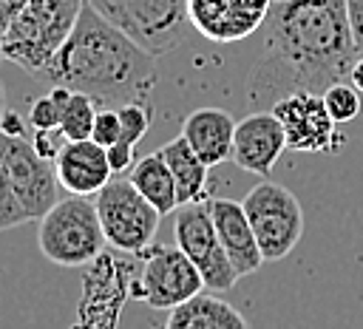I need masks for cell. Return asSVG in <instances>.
Returning <instances> with one entry per match:
<instances>
[{
	"instance_id": "30",
	"label": "cell",
	"mask_w": 363,
	"mask_h": 329,
	"mask_svg": "<svg viewBox=\"0 0 363 329\" xmlns=\"http://www.w3.org/2000/svg\"><path fill=\"white\" fill-rule=\"evenodd\" d=\"M3 113H6V88L0 82V119H3Z\"/></svg>"
},
{
	"instance_id": "18",
	"label": "cell",
	"mask_w": 363,
	"mask_h": 329,
	"mask_svg": "<svg viewBox=\"0 0 363 329\" xmlns=\"http://www.w3.org/2000/svg\"><path fill=\"white\" fill-rule=\"evenodd\" d=\"M164 329H250V323L233 303L216 295H196L170 309Z\"/></svg>"
},
{
	"instance_id": "12",
	"label": "cell",
	"mask_w": 363,
	"mask_h": 329,
	"mask_svg": "<svg viewBox=\"0 0 363 329\" xmlns=\"http://www.w3.org/2000/svg\"><path fill=\"white\" fill-rule=\"evenodd\" d=\"M275 0H187L190 26L213 43H238L255 34Z\"/></svg>"
},
{
	"instance_id": "11",
	"label": "cell",
	"mask_w": 363,
	"mask_h": 329,
	"mask_svg": "<svg viewBox=\"0 0 363 329\" xmlns=\"http://www.w3.org/2000/svg\"><path fill=\"white\" fill-rule=\"evenodd\" d=\"M269 111L281 122L289 150H298V153H335L346 142V136L337 133V122L326 111L323 94L295 91V94L278 99Z\"/></svg>"
},
{
	"instance_id": "19",
	"label": "cell",
	"mask_w": 363,
	"mask_h": 329,
	"mask_svg": "<svg viewBox=\"0 0 363 329\" xmlns=\"http://www.w3.org/2000/svg\"><path fill=\"white\" fill-rule=\"evenodd\" d=\"M133 187L162 213H176L182 204H179V190H176V182H173V173L167 167V162L162 159V153H147L145 159H139L133 167H130V176Z\"/></svg>"
},
{
	"instance_id": "28",
	"label": "cell",
	"mask_w": 363,
	"mask_h": 329,
	"mask_svg": "<svg viewBox=\"0 0 363 329\" xmlns=\"http://www.w3.org/2000/svg\"><path fill=\"white\" fill-rule=\"evenodd\" d=\"M26 3H28V0H0V43H3L9 26L14 23V17L26 9Z\"/></svg>"
},
{
	"instance_id": "23",
	"label": "cell",
	"mask_w": 363,
	"mask_h": 329,
	"mask_svg": "<svg viewBox=\"0 0 363 329\" xmlns=\"http://www.w3.org/2000/svg\"><path fill=\"white\" fill-rule=\"evenodd\" d=\"M323 102H326L329 116H332L337 125L352 122V119L360 113V91H357L349 79L329 85V88L323 91Z\"/></svg>"
},
{
	"instance_id": "14",
	"label": "cell",
	"mask_w": 363,
	"mask_h": 329,
	"mask_svg": "<svg viewBox=\"0 0 363 329\" xmlns=\"http://www.w3.org/2000/svg\"><path fill=\"white\" fill-rule=\"evenodd\" d=\"M207 207H210L216 233L224 244V252H227L230 264L235 267L238 278L255 272L264 264V255L255 241L252 224L244 213V204L233 201V199H207Z\"/></svg>"
},
{
	"instance_id": "9",
	"label": "cell",
	"mask_w": 363,
	"mask_h": 329,
	"mask_svg": "<svg viewBox=\"0 0 363 329\" xmlns=\"http://www.w3.org/2000/svg\"><path fill=\"white\" fill-rule=\"evenodd\" d=\"M201 289L207 286L196 264L170 244H153L145 252L139 281L133 284V295L150 309H176L201 295Z\"/></svg>"
},
{
	"instance_id": "25",
	"label": "cell",
	"mask_w": 363,
	"mask_h": 329,
	"mask_svg": "<svg viewBox=\"0 0 363 329\" xmlns=\"http://www.w3.org/2000/svg\"><path fill=\"white\" fill-rule=\"evenodd\" d=\"M119 133H122L119 108H99L96 122H94V133H91V139L108 150V147H113V145L119 142Z\"/></svg>"
},
{
	"instance_id": "17",
	"label": "cell",
	"mask_w": 363,
	"mask_h": 329,
	"mask_svg": "<svg viewBox=\"0 0 363 329\" xmlns=\"http://www.w3.org/2000/svg\"><path fill=\"white\" fill-rule=\"evenodd\" d=\"M162 159L167 162L176 190H179V204H201L207 201V164L199 159V153L190 147V142L179 133L176 139H170L162 150Z\"/></svg>"
},
{
	"instance_id": "26",
	"label": "cell",
	"mask_w": 363,
	"mask_h": 329,
	"mask_svg": "<svg viewBox=\"0 0 363 329\" xmlns=\"http://www.w3.org/2000/svg\"><path fill=\"white\" fill-rule=\"evenodd\" d=\"M31 139H34V147L40 150V156L57 162V156L62 153V147L68 145L65 133L60 128H51V130H31Z\"/></svg>"
},
{
	"instance_id": "8",
	"label": "cell",
	"mask_w": 363,
	"mask_h": 329,
	"mask_svg": "<svg viewBox=\"0 0 363 329\" xmlns=\"http://www.w3.org/2000/svg\"><path fill=\"white\" fill-rule=\"evenodd\" d=\"M244 213L252 224L264 261L286 258L303 235V210L298 196L278 182H258L244 196Z\"/></svg>"
},
{
	"instance_id": "21",
	"label": "cell",
	"mask_w": 363,
	"mask_h": 329,
	"mask_svg": "<svg viewBox=\"0 0 363 329\" xmlns=\"http://www.w3.org/2000/svg\"><path fill=\"white\" fill-rule=\"evenodd\" d=\"M96 113H99V105L79 94V91H71L68 88V96H65V105H62V119H60V130L65 133L68 142H82V139H91L94 133V122H96Z\"/></svg>"
},
{
	"instance_id": "1",
	"label": "cell",
	"mask_w": 363,
	"mask_h": 329,
	"mask_svg": "<svg viewBox=\"0 0 363 329\" xmlns=\"http://www.w3.org/2000/svg\"><path fill=\"white\" fill-rule=\"evenodd\" d=\"M264 26V57L247 82L252 111H269L295 91L323 94L349 79L360 57L346 0H281Z\"/></svg>"
},
{
	"instance_id": "7",
	"label": "cell",
	"mask_w": 363,
	"mask_h": 329,
	"mask_svg": "<svg viewBox=\"0 0 363 329\" xmlns=\"http://www.w3.org/2000/svg\"><path fill=\"white\" fill-rule=\"evenodd\" d=\"M94 204H96L108 244L130 255H145L153 247L162 213L133 187L130 179H122V176L111 179L96 193Z\"/></svg>"
},
{
	"instance_id": "3",
	"label": "cell",
	"mask_w": 363,
	"mask_h": 329,
	"mask_svg": "<svg viewBox=\"0 0 363 329\" xmlns=\"http://www.w3.org/2000/svg\"><path fill=\"white\" fill-rule=\"evenodd\" d=\"M82 9L85 0H28L9 26L0 43V57L37 79L68 43Z\"/></svg>"
},
{
	"instance_id": "27",
	"label": "cell",
	"mask_w": 363,
	"mask_h": 329,
	"mask_svg": "<svg viewBox=\"0 0 363 329\" xmlns=\"http://www.w3.org/2000/svg\"><path fill=\"white\" fill-rule=\"evenodd\" d=\"M346 11H349V23H352L357 54H363V0H346Z\"/></svg>"
},
{
	"instance_id": "24",
	"label": "cell",
	"mask_w": 363,
	"mask_h": 329,
	"mask_svg": "<svg viewBox=\"0 0 363 329\" xmlns=\"http://www.w3.org/2000/svg\"><path fill=\"white\" fill-rule=\"evenodd\" d=\"M26 221H31V218H28L20 196L14 193V187H11V182H9V176L0 164V233L11 230V227H20Z\"/></svg>"
},
{
	"instance_id": "31",
	"label": "cell",
	"mask_w": 363,
	"mask_h": 329,
	"mask_svg": "<svg viewBox=\"0 0 363 329\" xmlns=\"http://www.w3.org/2000/svg\"><path fill=\"white\" fill-rule=\"evenodd\" d=\"M275 3H281V0H275Z\"/></svg>"
},
{
	"instance_id": "22",
	"label": "cell",
	"mask_w": 363,
	"mask_h": 329,
	"mask_svg": "<svg viewBox=\"0 0 363 329\" xmlns=\"http://www.w3.org/2000/svg\"><path fill=\"white\" fill-rule=\"evenodd\" d=\"M65 96H68V88L54 85L48 94H43L40 99H34V102H31V111H28V128H31V130H51V128H60Z\"/></svg>"
},
{
	"instance_id": "5",
	"label": "cell",
	"mask_w": 363,
	"mask_h": 329,
	"mask_svg": "<svg viewBox=\"0 0 363 329\" xmlns=\"http://www.w3.org/2000/svg\"><path fill=\"white\" fill-rule=\"evenodd\" d=\"M105 244L108 238L96 204L85 196H65L40 218L37 247L51 264L82 267L94 261Z\"/></svg>"
},
{
	"instance_id": "16",
	"label": "cell",
	"mask_w": 363,
	"mask_h": 329,
	"mask_svg": "<svg viewBox=\"0 0 363 329\" xmlns=\"http://www.w3.org/2000/svg\"><path fill=\"white\" fill-rule=\"evenodd\" d=\"M235 119L221 108H196L182 122V136L199 153L207 167H216L233 159V139H235Z\"/></svg>"
},
{
	"instance_id": "20",
	"label": "cell",
	"mask_w": 363,
	"mask_h": 329,
	"mask_svg": "<svg viewBox=\"0 0 363 329\" xmlns=\"http://www.w3.org/2000/svg\"><path fill=\"white\" fill-rule=\"evenodd\" d=\"M119 119H122V133L119 142L113 147H108V159L113 167V176L130 170L136 164V145L142 142V136L150 128L153 119V105L150 102H130L119 108Z\"/></svg>"
},
{
	"instance_id": "6",
	"label": "cell",
	"mask_w": 363,
	"mask_h": 329,
	"mask_svg": "<svg viewBox=\"0 0 363 329\" xmlns=\"http://www.w3.org/2000/svg\"><path fill=\"white\" fill-rule=\"evenodd\" d=\"M111 26L153 57L170 54L190 26L187 0H85Z\"/></svg>"
},
{
	"instance_id": "29",
	"label": "cell",
	"mask_w": 363,
	"mask_h": 329,
	"mask_svg": "<svg viewBox=\"0 0 363 329\" xmlns=\"http://www.w3.org/2000/svg\"><path fill=\"white\" fill-rule=\"evenodd\" d=\"M349 82L363 94V54L354 60V65H352V74H349Z\"/></svg>"
},
{
	"instance_id": "2",
	"label": "cell",
	"mask_w": 363,
	"mask_h": 329,
	"mask_svg": "<svg viewBox=\"0 0 363 329\" xmlns=\"http://www.w3.org/2000/svg\"><path fill=\"white\" fill-rule=\"evenodd\" d=\"M40 82L91 96L99 108L147 102L159 82L156 57L111 26L88 3L60 54L40 71Z\"/></svg>"
},
{
	"instance_id": "13",
	"label": "cell",
	"mask_w": 363,
	"mask_h": 329,
	"mask_svg": "<svg viewBox=\"0 0 363 329\" xmlns=\"http://www.w3.org/2000/svg\"><path fill=\"white\" fill-rule=\"evenodd\" d=\"M286 150V133L272 111H252L235 125L233 162L255 176H269Z\"/></svg>"
},
{
	"instance_id": "15",
	"label": "cell",
	"mask_w": 363,
	"mask_h": 329,
	"mask_svg": "<svg viewBox=\"0 0 363 329\" xmlns=\"http://www.w3.org/2000/svg\"><path fill=\"white\" fill-rule=\"evenodd\" d=\"M54 167H57L60 187H65L71 196L99 193L113 179V167H111L108 150L102 145H96L94 139L68 142L62 147V153L57 156Z\"/></svg>"
},
{
	"instance_id": "10",
	"label": "cell",
	"mask_w": 363,
	"mask_h": 329,
	"mask_svg": "<svg viewBox=\"0 0 363 329\" xmlns=\"http://www.w3.org/2000/svg\"><path fill=\"white\" fill-rule=\"evenodd\" d=\"M173 235H176V247L196 264L210 292H227L235 286L238 272L224 252L207 201L179 207L173 221Z\"/></svg>"
},
{
	"instance_id": "4",
	"label": "cell",
	"mask_w": 363,
	"mask_h": 329,
	"mask_svg": "<svg viewBox=\"0 0 363 329\" xmlns=\"http://www.w3.org/2000/svg\"><path fill=\"white\" fill-rule=\"evenodd\" d=\"M0 164L20 196L28 218H43L60 201V179L51 159L40 156L20 113L6 111L0 119Z\"/></svg>"
},
{
	"instance_id": "32",
	"label": "cell",
	"mask_w": 363,
	"mask_h": 329,
	"mask_svg": "<svg viewBox=\"0 0 363 329\" xmlns=\"http://www.w3.org/2000/svg\"><path fill=\"white\" fill-rule=\"evenodd\" d=\"M0 60H3V57H0Z\"/></svg>"
}]
</instances>
